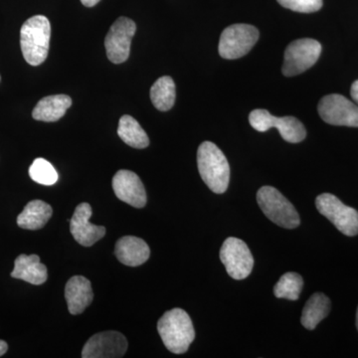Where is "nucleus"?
I'll return each instance as SVG.
<instances>
[{
  "mask_svg": "<svg viewBox=\"0 0 358 358\" xmlns=\"http://www.w3.org/2000/svg\"><path fill=\"white\" fill-rule=\"evenodd\" d=\"M128 350V341L119 331H103L87 341L82 352L83 358H119Z\"/></svg>",
  "mask_w": 358,
  "mask_h": 358,
  "instance_id": "12",
  "label": "nucleus"
},
{
  "mask_svg": "<svg viewBox=\"0 0 358 358\" xmlns=\"http://www.w3.org/2000/svg\"><path fill=\"white\" fill-rule=\"evenodd\" d=\"M11 277L39 286L48 279V272L46 266L40 262L39 256L22 254L14 262Z\"/></svg>",
  "mask_w": 358,
  "mask_h": 358,
  "instance_id": "17",
  "label": "nucleus"
},
{
  "mask_svg": "<svg viewBox=\"0 0 358 358\" xmlns=\"http://www.w3.org/2000/svg\"><path fill=\"white\" fill-rule=\"evenodd\" d=\"M117 134L124 143L131 148L141 150L150 145V138L145 129L141 128L138 122L131 115H122L119 122Z\"/></svg>",
  "mask_w": 358,
  "mask_h": 358,
  "instance_id": "21",
  "label": "nucleus"
},
{
  "mask_svg": "<svg viewBox=\"0 0 358 358\" xmlns=\"http://www.w3.org/2000/svg\"><path fill=\"white\" fill-rule=\"evenodd\" d=\"M331 310V301L326 294L315 293L306 303L301 313V324L313 331L322 320L326 319Z\"/></svg>",
  "mask_w": 358,
  "mask_h": 358,
  "instance_id": "20",
  "label": "nucleus"
},
{
  "mask_svg": "<svg viewBox=\"0 0 358 358\" xmlns=\"http://www.w3.org/2000/svg\"><path fill=\"white\" fill-rule=\"evenodd\" d=\"M65 299L71 315H80L93 301L91 282L83 275L71 278L65 287Z\"/></svg>",
  "mask_w": 358,
  "mask_h": 358,
  "instance_id": "15",
  "label": "nucleus"
},
{
  "mask_svg": "<svg viewBox=\"0 0 358 358\" xmlns=\"http://www.w3.org/2000/svg\"><path fill=\"white\" fill-rule=\"evenodd\" d=\"M249 122L252 128L261 133L272 128L278 129L282 138L291 143H301L307 136L303 124L296 117L291 115L278 117L271 115L267 110L258 109L252 110Z\"/></svg>",
  "mask_w": 358,
  "mask_h": 358,
  "instance_id": "6",
  "label": "nucleus"
},
{
  "mask_svg": "<svg viewBox=\"0 0 358 358\" xmlns=\"http://www.w3.org/2000/svg\"><path fill=\"white\" fill-rule=\"evenodd\" d=\"M322 45L317 40L303 38L292 42L285 51L282 72L286 77L296 76L317 63Z\"/></svg>",
  "mask_w": 358,
  "mask_h": 358,
  "instance_id": "7",
  "label": "nucleus"
},
{
  "mask_svg": "<svg viewBox=\"0 0 358 358\" xmlns=\"http://www.w3.org/2000/svg\"><path fill=\"white\" fill-rule=\"evenodd\" d=\"M50 36L51 25L48 18L35 15L25 21L20 30V46L28 64L39 66L46 60Z\"/></svg>",
  "mask_w": 358,
  "mask_h": 358,
  "instance_id": "3",
  "label": "nucleus"
},
{
  "mask_svg": "<svg viewBox=\"0 0 358 358\" xmlns=\"http://www.w3.org/2000/svg\"><path fill=\"white\" fill-rule=\"evenodd\" d=\"M157 331L169 352L181 355L187 352L195 338L192 319L182 308H173L160 317Z\"/></svg>",
  "mask_w": 358,
  "mask_h": 358,
  "instance_id": "1",
  "label": "nucleus"
},
{
  "mask_svg": "<svg viewBox=\"0 0 358 358\" xmlns=\"http://www.w3.org/2000/svg\"><path fill=\"white\" fill-rule=\"evenodd\" d=\"M29 176L32 180L39 185L50 186L58 180V173L50 162L44 159H36L29 169Z\"/></svg>",
  "mask_w": 358,
  "mask_h": 358,
  "instance_id": "24",
  "label": "nucleus"
},
{
  "mask_svg": "<svg viewBox=\"0 0 358 358\" xmlns=\"http://www.w3.org/2000/svg\"><path fill=\"white\" fill-rule=\"evenodd\" d=\"M303 278L296 273L289 272L282 275L275 284L274 294L279 299L296 301L303 291Z\"/></svg>",
  "mask_w": 358,
  "mask_h": 358,
  "instance_id": "23",
  "label": "nucleus"
},
{
  "mask_svg": "<svg viewBox=\"0 0 358 358\" xmlns=\"http://www.w3.org/2000/svg\"><path fill=\"white\" fill-rule=\"evenodd\" d=\"M317 110L327 124L358 128V106L345 96L338 94L324 96Z\"/></svg>",
  "mask_w": 358,
  "mask_h": 358,
  "instance_id": "11",
  "label": "nucleus"
},
{
  "mask_svg": "<svg viewBox=\"0 0 358 358\" xmlns=\"http://www.w3.org/2000/svg\"><path fill=\"white\" fill-rule=\"evenodd\" d=\"M221 262L228 275L234 280H244L254 267V258L247 244L241 239L230 237L225 240L220 250Z\"/></svg>",
  "mask_w": 358,
  "mask_h": 358,
  "instance_id": "9",
  "label": "nucleus"
},
{
  "mask_svg": "<svg viewBox=\"0 0 358 358\" xmlns=\"http://www.w3.org/2000/svg\"><path fill=\"white\" fill-rule=\"evenodd\" d=\"M257 201L264 214L280 227L294 229L300 225V215L293 204L275 187H261L257 193Z\"/></svg>",
  "mask_w": 358,
  "mask_h": 358,
  "instance_id": "4",
  "label": "nucleus"
},
{
  "mask_svg": "<svg viewBox=\"0 0 358 358\" xmlns=\"http://www.w3.org/2000/svg\"><path fill=\"white\" fill-rule=\"evenodd\" d=\"M81 2L85 6L93 7L95 6L96 4H98L100 0H81Z\"/></svg>",
  "mask_w": 358,
  "mask_h": 358,
  "instance_id": "27",
  "label": "nucleus"
},
{
  "mask_svg": "<svg viewBox=\"0 0 358 358\" xmlns=\"http://www.w3.org/2000/svg\"><path fill=\"white\" fill-rule=\"evenodd\" d=\"M350 95H352L353 101L358 106V80L352 84V90H350Z\"/></svg>",
  "mask_w": 358,
  "mask_h": 358,
  "instance_id": "26",
  "label": "nucleus"
},
{
  "mask_svg": "<svg viewBox=\"0 0 358 358\" xmlns=\"http://www.w3.org/2000/svg\"><path fill=\"white\" fill-rule=\"evenodd\" d=\"M72 106V100L67 95L45 96L35 106L32 112L33 119L36 121L53 122L64 117Z\"/></svg>",
  "mask_w": 358,
  "mask_h": 358,
  "instance_id": "18",
  "label": "nucleus"
},
{
  "mask_svg": "<svg viewBox=\"0 0 358 358\" xmlns=\"http://www.w3.org/2000/svg\"><path fill=\"white\" fill-rule=\"evenodd\" d=\"M7 350H8V345H7L6 341H0V357L6 355Z\"/></svg>",
  "mask_w": 358,
  "mask_h": 358,
  "instance_id": "28",
  "label": "nucleus"
},
{
  "mask_svg": "<svg viewBox=\"0 0 358 358\" xmlns=\"http://www.w3.org/2000/svg\"><path fill=\"white\" fill-rule=\"evenodd\" d=\"M357 327L358 329V308H357Z\"/></svg>",
  "mask_w": 358,
  "mask_h": 358,
  "instance_id": "29",
  "label": "nucleus"
},
{
  "mask_svg": "<svg viewBox=\"0 0 358 358\" xmlns=\"http://www.w3.org/2000/svg\"><path fill=\"white\" fill-rule=\"evenodd\" d=\"M113 189L115 196L124 203L136 208H143L147 204V192L138 174L131 171H117L113 178Z\"/></svg>",
  "mask_w": 358,
  "mask_h": 358,
  "instance_id": "14",
  "label": "nucleus"
},
{
  "mask_svg": "<svg viewBox=\"0 0 358 358\" xmlns=\"http://www.w3.org/2000/svg\"><path fill=\"white\" fill-rule=\"evenodd\" d=\"M285 8L301 13H317L322 7V0H277Z\"/></svg>",
  "mask_w": 358,
  "mask_h": 358,
  "instance_id": "25",
  "label": "nucleus"
},
{
  "mask_svg": "<svg viewBox=\"0 0 358 358\" xmlns=\"http://www.w3.org/2000/svg\"><path fill=\"white\" fill-rule=\"evenodd\" d=\"M176 84L173 78L164 76L157 79L150 89V99L157 110L166 112L176 103Z\"/></svg>",
  "mask_w": 358,
  "mask_h": 358,
  "instance_id": "22",
  "label": "nucleus"
},
{
  "mask_svg": "<svg viewBox=\"0 0 358 358\" xmlns=\"http://www.w3.org/2000/svg\"><path fill=\"white\" fill-rule=\"evenodd\" d=\"M136 30V23L127 17L117 18L110 26L105 39L106 51L110 62L122 64L128 60Z\"/></svg>",
  "mask_w": 358,
  "mask_h": 358,
  "instance_id": "10",
  "label": "nucleus"
},
{
  "mask_svg": "<svg viewBox=\"0 0 358 358\" xmlns=\"http://www.w3.org/2000/svg\"><path fill=\"white\" fill-rule=\"evenodd\" d=\"M259 39V30L255 26L234 24L228 26L219 41V54L228 60H235L247 55Z\"/></svg>",
  "mask_w": 358,
  "mask_h": 358,
  "instance_id": "5",
  "label": "nucleus"
},
{
  "mask_svg": "<svg viewBox=\"0 0 358 358\" xmlns=\"http://www.w3.org/2000/svg\"><path fill=\"white\" fill-rule=\"evenodd\" d=\"M52 214L53 210L50 205L42 200H32L18 215L17 224L22 229H41L48 222Z\"/></svg>",
  "mask_w": 358,
  "mask_h": 358,
  "instance_id": "19",
  "label": "nucleus"
},
{
  "mask_svg": "<svg viewBox=\"0 0 358 358\" xmlns=\"http://www.w3.org/2000/svg\"><path fill=\"white\" fill-rule=\"evenodd\" d=\"M92 210L89 203L78 205L74 214L70 220V232L78 243L82 246L90 247L102 239L106 234V228L103 226L95 225L90 222Z\"/></svg>",
  "mask_w": 358,
  "mask_h": 358,
  "instance_id": "13",
  "label": "nucleus"
},
{
  "mask_svg": "<svg viewBox=\"0 0 358 358\" xmlns=\"http://www.w3.org/2000/svg\"><path fill=\"white\" fill-rule=\"evenodd\" d=\"M115 254L117 260L129 267H138L147 262L150 249L141 238L124 236L115 244Z\"/></svg>",
  "mask_w": 358,
  "mask_h": 358,
  "instance_id": "16",
  "label": "nucleus"
},
{
  "mask_svg": "<svg viewBox=\"0 0 358 358\" xmlns=\"http://www.w3.org/2000/svg\"><path fill=\"white\" fill-rule=\"evenodd\" d=\"M197 166L205 185L214 193L227 190L230 180V166L225 155L211 141H204L197 150Z\"/></svg>",
  "mask_w": 358,
  "mask_h": 358,
  "instance_id": "2",
  "label": "nucleus"
},
{
  "mask_svg": "<svg viewBox=\"0 0 358 358\" xmlns=\"http://www.w3.org/2000/svg\"><path fill=\"white\" fill-rule=\"evenodd\" d=\"M315 206L343 234L346 236L358 234V212L346 206L338 197L331 193H322L315 199Z\"/></svg>",
  "mask_w": 358,
  "mask_h": 358,
  "instance_id": "8",
  "label": "nucleus"
}]
</instances>
